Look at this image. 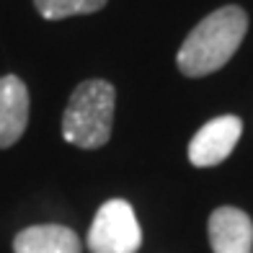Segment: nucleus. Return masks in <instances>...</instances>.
<instances>
[{
	"mask_svg": "<svg viewBox=\"0 0 253 253\" xmlns=\"http://www.w3.org/2000/svg\"><path fill=\"white\" fill-rule=\"evenodd\" d=\"M248 31V16L238 5H225L210 13L183 39L178 49V70L186 78H204L238 52Z\"/></svg>",
	"mask_w": 253,
	"mask_h": 253,
	"instance_id": "obj_1",
	"label": "nucleus"
},
{
	"mask_svg": "<svg viewBox=\"0 0 253 253\" xmlns=\"http://www.w3.org/2000/svg\"><path fill=\"white\" fill-rule=\"evenodd\" d=\"M114 98H117V90L109 80L80 83L62 114V137L83 150L103 147L111 137Z\"/></svg>",
	"mask_w": 253,
	"mask_h": 253,
	"instance_id": "obj_2",
	"label": "nucleus"
},
{
	"mask_svg": "<svg viewBox=\"0 0 253 253\" xmlns=\"http://www.w3.org/2000/svg\"><path fill=\"white\" fill-rule=\"evenodd\" d=\"M142 243V230L129 202H103L88 233L90 253H137Z\"/></svg>",
	"mask_w": 253,
	"mask_h": 253,
	"instance_id": "obj_3",
	"label": "nucleus"
},
{
	"mask_svg": "<svg viewBox=\"0 0 253 253\" xmlns=\"http://www.w3.org/2000/svg\"><path fill=\"white\" fill-rule=\"evenodd\" d=\"M243 134V122L233 114L217 117L207 122L189 142V160L197 168L220 166L222 160L235 150V145Z\"/></svg>",
	"mask_w": 253,
	"mask_h": 253,
	"instance_id": "obj_4",
	"label": "nucleus"
},
{
	"mask_svg": "<svg viewBox=\"0 0 253 253\" xmlns=\"http://www.w3.org/2000/svg\"><path fill=\"white\" fill-rule=\"evenodd\" d=\"M210 246L214 253H253V222L238 207H220L210 214Z\"/></svg>",
	"mask_w": 253,
	"mask_h": 253,
	"instance_id": "obj_5",
	"label": "nucleus"
},
{
	"mask_svg": "<svg viewBox=\"0 0 253 253\" xmlns=\"http://www.w3.org/2000/svg\"><path fill=\"white\" fill-rule=\"evenodd\" d=\"M29 124V90L16 75L0 78V147L21 140Z\"/></svg>",
	"mask_w": 253,
	"mask_h": 253,
	"instance_id": "obj_6",
	"label": "nucleus"
},
{
	"mask_svg": "<svg viewBox=\"0 0 253 253\" xmlns=\"http://www.w3.org/2000/svg\"><path fill=\"white\" fill-rule=\"evenodd\" d=\"M13 253H80V240L65 225H34L16 235Z\"/></svg>",
	"mask_w": 253,
	"mask_h": 253,
	"instance_id": "obj_7",
	"label": "nucleus"
},
{
	"mask_svg": "<svg viewBox=\"0 0 253 253\" xmlns=\"http://www.w3.org/2000/svg\"><path fill=\"white\" fill-rule=\"evenodd\" d=\"M34 5L47 21H60L80 13H96L106 5V0H34Z\"/></svg>",
	"mask_w": 253,
	"mask_h": 253,
	"instance_id": "obj_8",
	"label": "nucleus"
}]
</instances>
